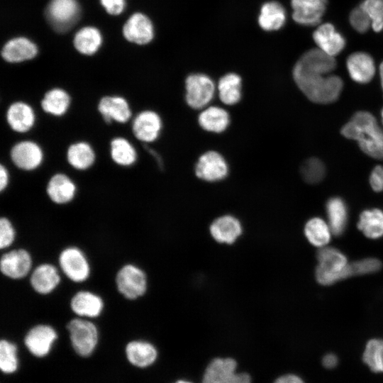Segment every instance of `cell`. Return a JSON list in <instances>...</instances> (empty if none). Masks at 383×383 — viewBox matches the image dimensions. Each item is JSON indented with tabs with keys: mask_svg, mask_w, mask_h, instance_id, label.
Instances as JSON below:
<instances>
[{
	"mask_svg": "<svg viewBox=\"0 0 383 383\" xmlns=\"http://www.w3.org/2000/svg\"><path fill=\"white\" fill-rule=\"evenodd\" d=\"M326 213L333 234H343L348 222V209L344 201L339 197L331 198L326 204Z\"/></svg>",
	"mask_w": 383,
	"mask_h": 383,
	"instance_id": "31",
	"label": "cell"
},
{
	"mask_svg": "<svg viewBox=\"0 0 383 383\" xmlns=\"http://www.w3.org/2000/svg\"><path fill=\"white\" fill-rule=\"evenodd\" d=\"M162 125L161 118L156 112L145 110L140 112L133 119L132 131L138 140L150 143L160 135Z\"/></svg>",
	"mask_w": 383,
	"mask_h": 383,
	"instance_id": "16",
	"label": "cell"
},
{
	"mask_svg": "<svg viewBox=\"0 0 383 383\" xmlns=\"http://www.w3.org/2000/svg\"><path fill=\"white\" fill-rule=\"evenodd\" d=\"M11 159L19 169L26 171L38 167L43 160L41 148L30 140L21 141L13 146L11 150Z\"/></svg>",
	"mask_w": 383,
	"mask_h": 383,
	"instance_id": "14",
	"label": "cell"
},
{
	"mask_svg": "<svg viewBox=\"0 0 383 383\" xmlns=\"http://www.w3.org/2000/svg\"><path fill=\"white\" fill-rule=\"evenodd\" d=\"M67 328L75 352L83 357L91 355L98 342L96 326L90 321L79 317L70 320Z\"/></svg>",
	"mask_w": 383,
	"mask_h": 383,
	"instance_id": "4",
	"label": "cell"
},
{
	"mask_svg": "<svg viewBox=\"0 0 383 383\" xmlns=\"http://www.w3.org/2000/svg\"><path fill=\"white\" fill-rule=\"evenodd\" d=\"M292 18L303 26H313L320 23L325 13L327 0H291Z\"/></svg>",
	"mask_w": 383,
	"mask_h": 383,
	"instance_id": "13",
	"label": "cell"
},
{
	"mask_svg": "<svg viewBox=\"0 0 383 383\" xmlns=\"http://www.w3.org/2000/svg\"><path fill=\"white\" fill-rule=\"evenodd\" d=\"M46 17L57 32H65L78 21L80 8L76 0H51L46 9Z\"/></svg>",
	"mask_w": 383,
	"mask_h": 383,
	"instance_id": "7",
	"label": "cell"
},
{
	"mask_svg": "<svg viewBox=\"0 0 383 383\" xmlns=\"http://www.w3.org/2000/svg\"><path fill=\"white\" fill-rule=\"evenodd\" d=\"M17 348L7 340L0 342V367L4 373H12L18 366Z\"/></svg>",
	"mask_w": 383,
	"mask_h": 383,
	"instance_id": "39",
	"label": "cell"
},
{
	"mask_svg": "<svg viewBox=\"0 0 383 383\" xmlns=\"http://www.w3.org/2000/svg\"><path fill=\"white\" fill-rule=\"evenodd\" d=\"M15 229L10 221L6 217L0 219V248L5 249L12 245L15 240Z\"/></svg>",
	"mask_w": 383,
	"mask_h": 383,
	"instance_id": "44",
	"label": "cell"
},
{
	"mask_svg": "<svg viewBox=\"0 0 383 383\" xmlns=\"http://www.w3.org/2000/svg\"><path fill=\"white\" fill-rule=\"evenodd\" d=\"M313 38L318 49L335 57L345 46V40L330 23L320 25L313 33Z\"/></svg>",
	"mask_w": 383,
	"mask_h": 383,
	"instance_id": "18",
	"label": "cell"
},
{
	"mask_svg": "<svg viewBox=\"0 0 383 383\" xmlns=\"http://www.w3.org/2000/svg\"><path fill=\"white\" fill-rule=\"evenodd\" d=\"M106 11L111 15H118L124 9L125 0H100Z\"/></svg>",
	"mask_w": 383,
	"mask_h": 383,
	"instance_id": "46",
	"label": "cell"
},
{
	"mask_svg": "<svg viewBox=\"0 0 383 383\" xmlns=\"http://www.w3.org/2000/svg\"><path fill=\"white\" fill-rule=\"evenodd\" d=\"M70 101V96L66 91L60 88H54L45 94L40 105L45 113L55 116H61L67 111Z\"/></svg>",
	"mask_w": 383,
	"mask_h": 383,
	"instance_id": "34",
	"label": "cell"
},
{
	"mask_svg": "<svg viewBox=\"0 0 383 383\" xmlns=\"http://www.w3.org/2000/svg\"><path fill=\"white\" fill-rule=\"evenodd\" d=\"M110 153L113 162L121 166H131L137 160V152L132 144L126 138H113L110 144Z\"/></svg>",
	"mask_w": 383,
	"mask_h": 383,
	"instance_id": "37",
	"label": "cell"
},
{
	"mask_svg": "<svg viewBox=\"0 0 383 383\" xmlns=\"http://www.w3.org/2000/svg\"><path fill=\"white\" fill-rule=\"evenodd\" d=\"M381 116H382V123H383V109H382V112H381Z\"/></svg>",
	"mask_w": 383,
	"mask_h": 383,
	"instance_id": "52",
	"label": "cell"
},
{
	"mask_svg": "<svg viewBox=\"0 0 383 383\" xmlns=\"http://www.w3.org/2000/svg\"><path fill=\"white\" fill-rule=\"evenodd\" d=\"M60 267L65 276L74 282H83L90 274V266L84 252L77 247H68L59 255Z\"/></svg>",
	"mask_w": 383,
	"mask_h": 383,
	"instance_id": "9",
	"label": "cell"
},
{
	"mask_svg": "<svg viewBox=\"0 0 383 383\" xmlns=\"http://www.w3.org/2000/svg\"><path fill=\"white\" fill-rule=\"evenodd\" d=\"M57 338V334L51 326L38 324L26 333L24 343L33 355L40 357L45 356L50 352Z\"/></svg>",
	"mask_w": 383,
	"mask_h": 383,
	"instance_id": "12",
	"label": "cell"
},
{
	"mask_svg": "<svg viewBox=\"0 0 383 383\" xmlns=\"http://www.w3.org/2000/svg\"><path fill=\"white\" fill-rule=\"evenodd\" d=\"M349 21L352 27L360 33L367 32L372 27L369 16L360 5L350 12Z\"/></svg>",
	"mask_w": 383,
	"mask_h": 383,
	"instance_id": "42",
	"label": "cell"
},
{
	"mask_svg": "<svg viewBox=\"0 0 383 383\" xmlns=\"http://www.w3.org/2000/svg\"><path fill=\"white\" fill-rule=\"evenodd\" d=\"M347 138L357 141L361 150L369 156L383 160V130L369 112L359 111L342 128Z\"/></svg>",
	"mask_w": 383,
	"mask_h": 383,
	"instance_id": "1",
	"label": "cell"
},
{
	"mask_svg": "<svg viewBox=\"0 0 383 383\" xmlns=\"http://www.w3.org/2000/svg\"><path fill=\"white\" fill-rule=\"evenodd\" d=\"M370 183L375 192L383 190V166H376L372 171L370 177Z\"/></svg>",
	"mask_w": 383,
	"mask_h": 383,
	"instance_id": "45",
	"label": "cell"
},
{
	"mask_svg": "<svg viewBox=\"0 0 383 383\" xmlns=\"http://www.w3.org/2000/svg\"><path fill=\"white\" fill-rule=\"evenodd\" d=\"M361 7L369 16L372 28L375 32L383 30V0H364Z\"/></svg>",
	"mask_w": 383,
	"mask_h": 383,
	"instance_id": "40",
	"label": "cell"
},
{
	"mask_svg": "<svg viewBox=\"0 0 383 383\" xmlns=\"http://www.w3.org/2000/svg\"><path fill=\"white\" fill-rule=\"evenodd\" d=\"M381 262L374 257L365 258L350 263L353 275L371 274L381 268Z\"/></svg>",
	"mask_w": 383,
	"mask_h": 383,
	"instance_id": "43",
	"label": "cell"
},
{
	"mask_svg": "<svg viewBox=\"0 0 383 383\" xmlns=\"http://www.w3.org/2000/svg\"><path fill=\"white\" fill-rule=\"evenodd\" d=\"M228 172L225 158L219 152L209 150L203 153L195 165L196 176L206 182H217L223 179Z\"/></svg>",
	"mask_w": 383,
	"mask_h": 383,
	"instance_id": "10",
	"label": "cell"
},
{
	"mask_svg": "<svg viewBox=\"0 0 383 383\" xmlns=\"http://www.w3.org/2000/svg\"><path fill=\"white\" fill-rule=\"evenodd\" d=\"M357 228L368 238H382L383 236V211L379 209L363 211L360 215Z\"/></svg>",
	"mask_w": 383,
	"mask_h": 383,
	"instance_id": "32",
	"label": "cell"
},
{
	"mask_svg": "<svg viewBox=\"0 0 383 383\" xmlns=\"http://www.w3.org/2000/svg\"><path fill=\"white\" fill-rule=\"evenodd\" d=\"M175 383H192V382H187V381H184V380H179Z\"/></svg>",
	"mask_w": 383,
	"mask_h": 383,
	"instance_id": "51",
	"label": "cell"
},
{
	"mask_svg": "<svg viewBox=\"0 0 383 383\" xmlns=\"http://www.w3.org/2000/svg\"><path fill=\"white\" fill-rule=\"evenodd\" d=\"M123 33L128 41L145 45L152 40L154 29L148 17L141 13H135L124 24Z\"/></svg>",
	"mask_w": 383,
	"mask_h": 383,
	"instance_id": "17",
	"label": "cell"
},
{
	"mask_svg": "<svg viewBox=\"0 0 383 383\" xmlns=\"http://www.w3.org/2000/svg\"><path fill=\"white\" fill-rule=\"evenodd\" d=\"M60 282V275L57 268L49 263L38 265L32 272L30 283L33 289L40 294L51 293Z\"/></svg>",
	"mask_w": 383,
	"mask_h": 383,
	"instance_id": "20",
	"label": "cell"
},
{
	"mask_svg": "<svg viewBox=\"0 0 383 383\" xmlns=\"http://www.w3.org/2000/svg\"><path fill=\"white\" fill-rule=\"evenodd\" d=\"M118 291L125 298L133 300L142 296L147 290V277L145 272L136 265H123L116 276Z\"/></svg>",
	"mask_w": 383,
	"mask_h": 383,
	"instance_id": "6",
	"label": "cell"
},
{
	"mask_svg": "<svg viewBox=\"0 0 383 383\" xmlns=\"http://www.w3.org/2000/svg\"><path fill=\"white\" fill-rule=\"evenodd\" d=\"M98 111L107 123L113 121L124 123L131 117V111L128 101L119 96L102 97L98 104Z\"/></svg>",
	"mask_w": 383,
	"mask_h": 383,
	"instance_id": "19",
	"label": "cell"
},
{
	"mask_svg": "<svg viewBox=\"0 0 383 383\" xmlns=\"http://www.w3.org/2000/svg\"><path fill=\"white\" fill-rule=\"evenodd\" d=\"M301 173L306 182L317 183L321 181L325 175V167L320 160L310 158L303 163Z\"/></svg>",
	"mask_w": 383,
	"mask_h": 383,
	"instance_id": "41",
	"label": "cell"
},
{
	"mask_svg": "<svg viewBox=\"0 0 383 383\" xmlns=\"http://www.w3.org/2000/svg\"><path fill=\"white\" fill-rule=\"evenodd\" d=\"M316 278L322 285H330L353 275L350 264L339 250L323 247L317 253Z\"/></svg>",
	"mask_w": 383,
	"mask_h": 383,
	"instance_id": "3",
	"label": "cell"
},
{
	"mask_svg": "<svg viewBox=\"0 0 383 383\" xmlns=\"http://www.w3.org/2000/svg\"><path fill=\"white\" fill-rule=\"evenodd\" d=\"M304 234L311 245L321 248L330 243L333 232L328 223L319 217H314L306 222Z\"/></svg>",
	"mask_w": 383,
	"mask_h": 383,
	"instance_id": "33",
	"label": "cell"
},
{
	"mask_svg": "<svg viewBox=\"0 0 383 383\" xmlns=\"http://www.w3.org/2000/svg\"><path fill=\"white\" fill-rule=\"evenodd\" d=\"M294 82L300 90L311 101L329 104L339 96L343 81L336 76L321 73H311L293 69Z\"/></svg>",
	"mask_w": 383,
	"mask_h": 383,
	"instance_id": "2",
	"label": "cell"
},
{
	"mask_svg": "<svg viewBox=\"0 0 383 383\" xmlns=\"http://www.w3.org/2000/svg\"><path fill=\"white\" fill-rule=\"evenodd\" d=\"M38 53L36 45L30 40L20 37L9 40L1 50L2 57L9 62H20L34 58Z\"/></svg>",
	"mask_w": 383,
	"mask_h": 383,
	"instance_id": "24",
	"label": "cell"
},
{
	"mask_svg": "<svg viewBox=\"0 0 383 383\" xmlns=\"http://www.w3.org/2000/svg\"><path fill=\"white\" fill-rule=\"evenodd\" d=\"M32 267V257L25 249H15L5 252L0 260L1 273L11 279H19L28 275Z\"/></svg>",
	"mask_w": 383,
	"mask_h": 383,
	"instance_id": "11",
	"label": "cell"
},
{
	"mask_svg": "<svg viewBox=\"0 0 383 383\" xmlns=\"http://www.w3.org/2000/svg\"><path fill=\"white\" fill-rule=\"evenodd\" d=\"M363 361L374 372H383V340H370L363 353Z\"/></svg>",
	"mask_w": 383,
	"mask_h": 383,
	"instance_id": "38",
	"label": "cell"
},
{
	"mask_svg": "<svg viewBox=\"0 0 383 383\" xmlns=\"http://www.w3.org/2000/svg\"><path fill=\"white\" fill-rule=\"evenodd\" d=\"M379 76L381 79L382 88L383 90V62L381 63L379 66Z\"/></svg>",
	"mask_w": 383,
	"mask_h": 383,
	"instance_id": "50",
	"label": "cell"
},
{
	"mask_svg": "<svg viewBox=\"0 0 383 383\" xmlns=\"http://www.w3.org/2000/svg\"><path fill=\"white\" fill-rule=\"evenodd\" d=\"M236 362L231 358H216L206 369L203 383H251L247 373H237Z\"/></svg>",
	"mask_w": 383,
	"mask_h": 383,
	"instance_id": "8",
	"label": "cell"
},
{
	"mask_svg": "<svg viewBox=\"0 0 383 383\" xmlns=\"http://www.w3.org/2000/svg\"><path fill=\"white\" fill-rule=\"evenodd\" d=\"M346 66L351 79L358 83L369 82L375 74L374 60L365 52H355L349 55Z\"/></svg>",
	"mask_w": 383,
	"mask_h": 383,
	"instance_id": "21",
	"label": "cell"
},
{
	"mask_svg": "<svg viewBox=\"0 0 383 383\" xmlns=\"http://www.w3.org/2000/svg\"><path fill=\"white\" fill-rule=\"evenodd\" d=\"M9 183V173L6 167L2 164L0 166V190L3 192Z\"/></svg>",
	"mask_w": 383,
	"mask_h": 383,
	"instance_id": "48",
	"label": "cell"
},
{
	"mask_svg": "<svg viewBox=\"0 0 383 383\" xmlns=\"http://www.w3.org/2000/svg\"><path fill=\"white\" fill-rule=\"evenodd\" d=\"M198 122L204 131L220 133L229 126L230 116L228 111L221 107L206 106L199 115Z\"/></svg>",
	"mask_w": 383,
	"mask_h": 383,
	"instance_id": "26",
	"label": "cell"
},
{
	"mask_svg": "<svg viewBox=\"0 0 383 383\" xmlns=\"http://www.w3.org/2000/svg\"><path fill=\"white\" fill-rule=\"evenodd\" d=\"M242 79L235 73H228L220 78L217 84L218 95L224 104H238L242 97Z\"/></svg>",
	"mask_w": 383,
	"mask_h": 383,
	"instance_id": "28",
	"label": "cell"
},
{
	"mask_svg": "<svg viewBox=\"0 0 383 383\" xmlns=\"http://www.w3.org/2000/svg\"><path fill=\"white\" fill-rule=\"evenodd\" d=\"M210 231L216 241L231 244L241 234L242 228L237 218L232 216H223L213 222Z\"/></svg>",
	"mask_w": 383,
	"mask_h": 383,
	"instance_id": "27",
	"label": "cell"
},
{
	"mask_svg": "<svg viewBox=\"0 0 383 383\" xmlns=\"http://www.w3.org/2000/svg\"><path fill=\"white\" fill-rule=\"evenodd\" d=\"M69 164L76 170H85L95 161V153L91 146L86 142L72 144L67 152Z\"/></svg>",
	"mask_w": 383,
	"mask_h": 383,
	"instance_id": "35",
	"label": "cell"
},
{
	"mask_svg": "<svg viewBox=\"0 0 383 383\" xmlns=\"http://www.w3.org/2000/svg\"><path fill=\"white\" fill-rule=\"evenodd\" d=\"M102 38L98 29L84 27L79 30L74 38L75 48L84 55H93L101 46Z\"/></svg>",
	"mask_w": 383,
	"mask_h": 383,
	"instance_id": "36",
	"label": "cell"
},
{
	"mask_svg": "<svg viewBox=\"0 0 383 383\" xmlns=\"http://www.w3.org/2000/svg\"><path fill=\"white\" fill-rule=\"evenodd\" d=\"M216 86L211 77L201 73L189 74L185 80V100L194 109H203L213 99Z\"/></svg>",
	"mask_w": 383,
	"mask_h": 383,
	"instance_id": "5",
	"label": "cell"
},
{
	"mask_svg": "<svg viewBox=\"0 0 383 383\" xmlns=\"http://www.w3.org/2000/svg\"><path fill=\"white\" fill-rule=\"evenodd\" d=\"M286 21V11L277 1H268L260 9L258 23L265 30L272 31L281 28Z\"/></svg>",
	"mask_w": 383,
	"mask_h": 383,
	"instance_id": "29",
	"label": "cell"
},
{
	"mask_svg": "<svg viewBox=\"0 0 383 383\" xmlns=\"http://www.w3.org/2000/svg\"><path fill=\"white\" fill-rule=\"evenodd\" d=\"M72 311L81 318H96L102 312L104 301L101 296L89 291H79L70 300Z\"/></svg>",
	"mask_w": 383,
	"mask_h": 383,
	"instance_id": "22",
	"label": "cell"
},
{
	"mask_svg": "<svg viewBox=\"0 0 383 383\" xmlns=\"http://www.w3.org/2000/svg\"><path fill=\"white\" fill-rule=\"evenodd\" d=\"M126 353L129 362L140 367L152 364L157 357L155 347L145 341L133 340L128 343Z\"/></svg>",
	"mask_w": 383,
	"mask_h": 383,
	"instance_id": "30",
	"label": "cell"
},
{
	"mask_svg": "<svg viewBox=\"0 0 383 383\" xmlns=\"http://www.w3.org/2000/svg\"><path fill=\"white\" fill-rule=\"evenodd\" d=\"M274 383H304V381L295 374H286L277 378Z\"/></svg>",
	"mask_w": 383,
	"mask_h": 383,
	"instance_id": "47",
	"label": "cell"
},
{
	"mask_svg": "<svg viewBox=\"0 0 383 383\" xmlns=\"http://www.w3.org/2000/svg\"><path fill=\"white\" fill-rule=\"evenodd\" d=\"M6 121L13 131L25 133L30 131L34 126L35 115L30 105L23 101H17L8 108Z\"/></svg>",
	"mask_w": 383,
	"mask_h": 383,
	"instance_id": "23",
	"label": "cell"
},
{
	"mask_svg": "<svg viewBox=\"0 0 383 383\" xmlns=\"http://www.w3.org/2000/svg\"><path fill=\"white\" fill-rule=\"evenodd\" d=\"M323 365L326 368H333L338 363L337 357L332 353L326 355L323 358Z\"/></svg>",
	"mask_w": 383,
	"mask_h": 383,
	"instance_id": "49",
	"label": "cell"
},
{
	"mask_svg": "<svg viewBox=\"0 0 383 383\" xmlns=\"http://www.w3.org/2000/svg\"><path fill=\"white\" fill-rule=\"evenodd\" d=\"M335 65L334 57L326 54L317 48L304 52L293 69L306 72L329 74L335 70Z\"/></svg>",
	"mask_w": 383,
	"mask_h": 383,
	"instance_id": "15",
	"label": "cell"
},
{
	"mask_svg": "<svg viewBox=\"0 0 383 383\" xmlns=\"http://www.w3.org/2000/svg\"><path fill=\"white\" fill-rule=\"evenodd\" d=\"M46 192L52 201L57 204H65L74 199L76 186L66 174L57 173L49 180Z\"/></svg>",
	"mask_w": 383,
	"mask_h": 383,
	"instance_id": "25",
	"label": "cell"
}]
</instances>
